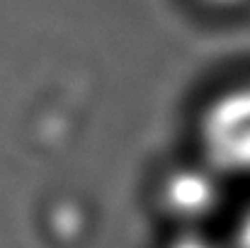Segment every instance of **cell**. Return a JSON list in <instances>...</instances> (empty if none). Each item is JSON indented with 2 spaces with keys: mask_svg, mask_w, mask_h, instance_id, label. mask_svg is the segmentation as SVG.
Instances as JSON below:
<instances>
[{
  "mask_svg": "<svg viewBox=\"0 0 250 248\" xmlns=\"http://www.w3.org/2000/svg\"><path fill=\"white\" fill-rule=\"evenodd\" d=\"M207 163L224 173H250V81L216 92L199 119Z\"/></svg>",
  "mask_w": 250,
  "mask_h": 248,
  "instance_id": "obj_1",
  "label": "cell"
},
{
  "mask_svg": "<svg viewBox=\"0 0 250 248\" xmlns=\"http://www.w3.org/2000/svg\"><path fill=\"white\" fill-rule=\"evenodd\" d=\"M207 17H241L250 10V0H185Z\"/></svg>",
  "mask_w": 250,
  "mask_h": 248,
  "instance_id": "obj_2",
  "label": "cell"
}]
</instances>
